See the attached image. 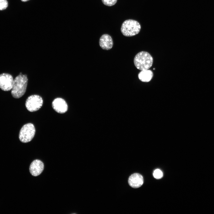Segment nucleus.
I'll use <instances>...</instances> for the list:
<instances>
[{"mask_svg": "<svg viewBox=\"0 0 214 214\" xmlns=\"http://www.w3.org/2000/svg\"><path fill=\"white\" fill-rule=\"evenodd\" d=\"M35 129L34 125L31 123L24 125L20 130L19 136L20 140L23 143L31 141L34 136Z\"/></svg>", "mask_w": 214, "mask_h": 214, "instance_id": "20e7f679", "label": "nucleus"}, {"mask_svg": "<svg viewBox=\"0 0 214 214\" xmlns=\"http://www.w3.org/2000/svg\"><path fill=\"white\" fill-rule=\"evenodd\" d=\"M52 107L57 112L63 114L68 110V106L65 101L63 99L58 97L54 99L52 102Z\"/></svg>", "mask_w": 214, "mask_h": 214, "instance_id": "0eeeda50", "label": "nucleus"}, {"mask_svg": "<svg viewBox=\"0 0 214 214\" xmlns=\"http://www.w3.org/2000/svg\"><path fill=\"white\" fill-rule=\"evenodd\" d=\"M153 59L148 52L142 51L138 53L134 59V63L136 68L141 70H148L152 66Z\"/></svg>", "mask_w": 214, "mask_h": 214, "instance_id": "f03ea898", "label": "nucleus"}, {"mask_svg": "<svg viewBox=\"0 0 214 214\" xmlns=\"http://www.w3.org/2000/svg\"><path fill=\"white\" fill-rule=\"evenodd\" d=\"M99 43L102 49L107 50L111 49L113 45L112 37L107 34H103L101 36L99 39Z\"/></svg>", "mask_w": 214, "mask_h": 214, "instance_id": "9d476101", "label": "nucleus"}, {"mask_svg": "<svg viewBox=\"0 0 214 214\" xmlns=\"http://www.w3.org/2000/svg\"><path fill=\"white\" fill-rule=\"evenodd\" d=\"M153 175L155 178L158 179L162 177L163 173L162 171L160 169H157L154 171Z\"/></svg>", "mask_w": 214, "mask_h": 214, "instance_id": "f8f14e48", "label": "nucleus"}, {"mask_svg": "<svg viewBox=\"0 0 214 214\" xmlns=\"http://www.w3.org/2000/svg\"><path fill=\"white\" fill-rule=\"evenodd\" d=\"M44 167V164L42 162L39 160H35L31 164L29 171L32 175L37 176L42 172Z\"/></svg>", "mask_w": 214, "mask_h": 214, "instance_id": "6e6552de", "label": "nucleus"}, {"mask_svg": "<svg viewBox=\"0 0 214 214\" xmlns=\"http://www.w3.org/2000/svg\"><path fill=\"white\" fill-rule=\"evenodd\" d=\"M153 75L152 72L150 70L141 71L138 74V78L141 81L147 82L150 81Z\"/></svg>", "mask_w": 214, "mask_h": 214, "instance_id": "9b49d317", "label": "nucleus"}, {"mask_svg": "<svg viewBox=\"0 0 214 214\" xmlns=\"http://www.w3.org/2000/svg\"><path fill=\"white\" fill-rule=\"evenodd\" d=\"M117 0H102L103 3L105 5L111 6L114 5L117 2Z\"/></svg>", "mask_w": 214, "mask_h": 214, "instance_id": "ddd939ff", "label": "nucleus"}, {"mask_svg": "<svg viewBox=\"0 0 214 214\" xmlns=\"http://www.w3.org/2000/svg\"><path fill=\"white\" fill-rule=\"evenodd\" d=\"M29 0H21V1H22L24 2L27 1Z\"/></svg>", "mask_w": 214, "mask_h": 214, "instance_id": "2eb2a0df", "label": "nucleus"}, {"mask_svg": "<svg viewBox=\"0 0 214 214\" xmlns=\"http://www.w3.org/2000/svg\"><path fill=\"white\" fill-rule=\"evenodd\" d=\"M8 5V3L7 0H0V10L6 9Z\"/></svg>", "mask_w": 214, "mask_h": 214, "instance_id": "4468645a", "label": "nucleus"}, {"mask_svg": "<svg viewBox=\"0 0 214 214\" xmlns=\"http://www.w3.org/2000/svg\"><path fill=\"white\" fill-rule=\"evenodd\" d=\"M141 25L137 21L128 19L122 23L121 31L122 34L126 37H131L138 34L140 32Z\"/></svg>", "mask_w": 214, "mask_h": 214, "instance_id": "7ed1b4c3", "label": "nucleus"}, {"mask_svg": "<svg viewBox=\"0 0 214 214\" xmlns=\"http://www.w3.org/2000/svg\"><path fill=\"white\" fill-rule=\"evenodd\" d=\"M28 79L27 75L21 73L17 76L14 80L13 85L11 93L15 98H19L25 93L27 85Z\"/></svg>", "mask_w": 214, "mask_h": 214, "instance_id": "f257e3e1", "label": "nucleus"}, {"mask_svg": "<svg viewBox=\"0 0 214 214\" xmlns=\"http://www.w3.org/2000/svg\"><path fill=\"white\" fill-rule=\"evenodd\" d=\"M14 79L10 74L3 73L0 75V88L3 91H9L12 89Z\"/></svg>", "mask_w": 214, "mask_h": 214, "instance_id": "423d86ee", "label": "nucleus"}, {"mask_svg": "<svg viewBox=\"0 0 214 214\" xmlns=\"http://www.w3.org/2000/svg\"><path fill=\"white\" fill-rule=\"evenodd\" d=\"M43 100L40 96L32 95L29 97L26 100L25 106L27 109L30 112L39 110L42 106Z\"/></svg>", "mask_w": 214, "mask_h": 214, "instance_id": "39448f33", "label": "nucleus"}, {"mask_svg": "<svg viewBox=\"0 0 214 214\" xmlns=\"http://www.w3.org/2000/svg\"><path fill=\"white\" fill-rule=\"evenodd\" d=\"M143 176L138 173H134L129 177L128 182L129 185L132 188H137L141 187L143 183Z\"/></svg>", "mask_w": 214, "mask_h": 214, "instance_id": "1a4fd4ad", "label": "nucleus"}]
</instances>
